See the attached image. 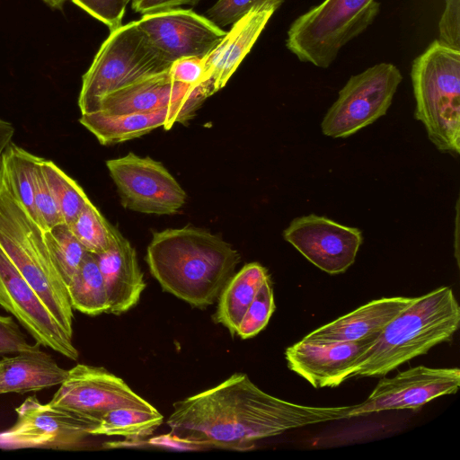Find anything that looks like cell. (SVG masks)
<instances>
[{
    "mask_svg": "<svg viewBox=\"0 0 460 460\" xmlns=\"http://www.w3.org/2000/svg\"><path fill=\"white\" fill-rule=\"evenodd\" d=\"M354 405L290 402L260 389L246 374L173 403L170 437L185 445L248 450L256 441L312 424L349 418Z\"/></svg>",
    "mask_w": 460,
    "mask_h": 460,
    "instance_id": "obj_1",
    "label": "cell"
},
{
    "mask_svg": "<svg viewBox=\"0 0 460 460\" xmlns=\"http://www.w3.org/2000/svg\"><path fill=\"white\" fill-rule=\"evenodd\" d=\"M145 260L164 290L205 308L218 298L241 256L219 235L189 225L154 232Z\"/></svg>",
    "mask_w": 460,
    "mask_h": 460,
    "instance_id": "obj_2",
    "label": "cell"
},
{
    "mask_svg": "<svg viewBox=\"0 0 460 460\" xmlns=\"http://www.w3.org/2000/svg\"><path fill=\"white\" fill-rule=\"evenodd\" d=\"M459 323L460 307L451 288L413 297L358 358L352 376H385L448 341Z\"/></svg>",
    "mask_w": 460,
    "mask_h": 460,
    "instance_id": "obj_3",
    "label": "cell"
},
{
    "mask_svg": "<svg viewBox=\"0 0 460 460\" xmlns=\"http://www.w3.org/2000/svg\"><path fill=\"white\" fill-rule=\"evenodd\" d=\"M0 248L73 338L66 285L49 252L44 231L0 181Z\"/></svg>",
    "mask_w": 460,
    "mask_h": 460,
    "instance_id": "obj_4",
    "label": "cell"
},
{
    "mask_svg": "<svg viewBox=\"0 0 460 460\" xmlns=\"http://www.w3.org/2000/svg\"><path fill=\"white\" fill-rule=\"evenodd\" d=\"M415 118L438 150L460 153V50L434 40L411 66Z\"/></svg>",
    "mask_w": 460,
    "mask_h": 460,
    "instance_id": "obj_5",
    "label": "cell"
},
{
    "mask_svg": "<svg viewBox=\"0 0 460 460\" xmlns=\"http://www.w3.org/2000/svg\"><path fill=\"white\" fill-rule=\"evenodd\" d=\"M171 62L156 49L137 21L111 31L82 77L81 114L98 111L109 93L169 70Z\"/></svg>",
    "mask_w": 460,
    "mask_h": 460,
    "instance_id": "obj_6",
    "label": "cell"
},
{
    "mask_svg": "<svg viewBox=\"0 0 460 460\" xmlns=\"http://www.w3.org/2000/svg\"><path fill=\"white\" fill-rule=\"evenodd\" d=\"M379 11L376 0H323L292 22L286 46L300 61L326 68Z\"/></svg>",
    "mask_w": 460,
    "mask_h": 460,
    "instance_id": "obj_7",
    "label": "cell"
},
{
    "mask_svg": "<svg viewBox=\"0 0 460 460\" xmlns=\"http://www.w3.org/2000/svg\"><path fill=\"white\" fill-rule=\"evenodd\" d=\"M402 80L391 63H380L352 75L339 92L321 124L322 132L345 138L384 116Z\"/></svg>",
    "mask_w": 460,
    "mask_h": 460,
    "instance_id": "obj_8",
    "label": "cell"
},
{
    "mask_svg": "<svg viewBox=\"0 0 460 460\" xmlns=\"http://www.w3.org/2000/svg\"><path fill=\"white\" fill-rule=\"evenodd\" d=\"M120 202L144 214L172 215L186 203L187 194L160 162L128 153L106 161Z\"/></svg>",
    "mask_w": 460,
    "mask_h": 460,
    "instance_id": "obj_9",
    "label": "cell"
},
{
    "mask_svg": "<svg viewBox=\"0 0 460 460\" xmlns=\"http://www.w3.org/2000/svg\"><path fill=\"white\" fill-rule=\"evenodd\" d=\"M49 403L96 422L115 408H154L120 377L104 367L86 364H77L68 370Z\"/></svg>",
    "mask_w": 460,
    "mask_h": 460,
    "instance_id": "obj_10",
    "label": "cell"
},
{
    "mask_svg": "<svg viewBox=\"0 0 460 460\" xmlns=\"http://www.w3.org/2000/svg\"><path fill=\"white\" fill-rule=\"evenodd\" d=\"M0 305L32 336L36 343L71 360L79 353L39 295L0 248Z\"/></svg>",
    "mask_w": 460,
    "mask_h": 460,
    "instance_id": "obj_11",
    "label": "cell"
},
{
    "mask_svg": "<svg viewBox=\"0 0 460 460\" xmlns=\"http://www.w3.org/2000/svg\"><path fill=\"white\" fill-rule=\"evenodd\" d=\"M459 386L457 367H414L382 378L363 402L354 405L349 418L390 410H416L435 398L456 394Z\"/></svg>",
    "mask_w": 460,
    "mask_h": 460,
    "instance_id": "obj_12",
    "label": "cell"
},
{
    "mask_svg": "<svg viewBox=\"0 0 460 460\" xmlns=\"http://www.w3.org/2000/svg\"><path fill=\"white\" fill-rule=\"evenodd\" d=\"M283 236L311 263L331 275L343 273L354 263L363 242L359 229L314 214L293 219Z\"/></svg>",
    "mask_w": 460,
    "mask_h": 460,
    "instance_id": "obj_13",
    "label": "cell"
},
{
    "mask_svg": "<svg viewBox=\"0 0 460 460\" xmlns=\"http://www.w3.org/2000/svg\"><path fill=\"white\" fill-rule=\"evenodd\" d=\"M137 22L152 45L171 62L206 57L226 34L208 18L190 9L146 13Z\"/></svg>",
    "mask_w": 460,
    "mask_h": 460,
    "instance_id": "obj_14",
    "label": "cell"
},
{
    "mask_svg": "<svg viewBox=\"0 0 460 460\" xmlns=\"http://www.w3.org/2000/svg\"><path fill=\"white\" fill-rule=\"evenodd\" d=\"M213 93L208 82L190 86L173 81L167 70L109 93L101 101L98 111L124 114L172 108L180 111L188 121Z\"/></svg>",
    "mask_w": 460,
    "mask_h": 460,
    "instance_id": "obj_15",
    "label": "cell"
},
{
    "mask_svg": "<svg viewBox=\"0 0 460 460\" xmlns=\"http://www.w3.org/2000/svg\"><path fill=\"white\" fill-rule=\"evenodd\" d=\"M377 337L332 343L301 340L287 348L285 358L288 368L314 388L337 387L352 377L358 358Z\"/></svg>",
    "mask_w": 460,
    "mask_h": 460,
    "instance_id": "obj_16",
    "label": "cell"
},
{
    "mask_svg": "<svg viewBox=\"0 0 460 460\" xmlns=\"http://www.w3.org/2000/svg\"><path fill=\"white\" fill-rule=\"evenodd\" d=\"M283 2L284 0H264L254 5L233 23L223 40L203 58L206 80L214 93L226 84Z\"/></svg>",
    "mask_w": 460,
    "mask_h": 460,
    "instance_id": "obj_17",
    "label": "cell"
},
{
    "mask_svg": "<svg viewBox=\"0 0 460 460\" xmlns=\"http://www.w3.org/2000/svg\"><path fill=\"white\" fill-rule=\"evenodd\" d=\"M93 255L107 292V313L118 315L134 307L146 285L136 249L130 242L116 229L112 245L107 251Z\"/></svg>",
    "mask_w": 460,
    "mask_h": 460,
    "instance_id": "obj_18",
    "label": "cell"
},
{
    "mask_svg": "<svg viewBox=\"0 0 460 460\" xmlns=\"http://www.w3.org/2000/svg\"><path fill=\"white\" fill-rule=\"evenodd\" d=\"M413 297L394 296L372 300L305 336L314 343L360 341L378 336L386 324L409 305Z\"/></svg>",
    "mask_w": 460,
    "mask_h": 460,
    "instance_id": "obj_19",
    "label": "cell"
},
{
    "mask_svg": "<svg viewBox=\"0 0 460 460\" xmlns=\"http://www.w3.org/2000/svg\"><path fill=\"white\" fill-rule=\"evenodd\" d=\"M17 420L48 436L54 449L72 450L83 446L96 421L70 411L42 403L37 397H27L15 409Z\"/></svg>",
    "mask_w": 460,
    "mask_h": 460,
    "instance_id": "obj_20",
    "label": "cell"
},
{
    "mask_svg": "<svg viewBox=\"0 0 460 460\" xmlns=\"http://www.w3.org/2000/svg\"><path fill=\"white\" fill-rule=\"evenodd\" d=\"M79 122L103 146L114 145L142 137L163 127L170 129L175 123H186L177 110L164 108L151 112L110 114L101 111L81 114Z\"/></svg>",
    "mask_w": 460,
    "mask_h": 460,
    "instance_id": "obj_21",
    "label": "cell"
},
{
    "mask_svg": "<svg viewBox=\"0 0 460 460\" xmlns=\"http://www.w3.org/2000/svg\"><path fill=\"white\" fill-rule=\"evenodd\" d=\"M67 372L40 349L4 356L0 359V394H24L59 385Z\"/></svg>",
    "mask_w": 460,
    "mask_h": 460,
    "instance_id": "obj_22",
    "label": "cell"
},
{
    "mask_svg": "<svg viewBox=\"0 0 460 460\" xmlns=\"http://www.w3.org/2000/svg\"><path fill=\"white\" fill-rule=\"evenodd\" d=\"M269 277L266 268L251 262L234 274L220 292L215 319L232 335L235 334L248 306Z\"/></svg>",
    "mask_w": 460,
    "mask_h": 460,
    "instance_id": "obj_23",
    "label": "cell"
},
{
    "mask_svg": "<svg viewBox=\"0 0 460 460\" xmlns=\"http://www.w3.org/2000/svg\"><path fill=\"white\" fill-rule=\"evenodd\" d=\"M38 158L11 142L0 161V181L33 219L34 172Z\"/></svg>",
    "mask_w": 460,
    "mask_h": 460,
    "instance_id": "obj_24",
    "label": "cell"
},
{
    "mask_svg": "<svg viewBox=\"0 0 460 460\" xmlns=\"http://www.w3.org/2000/svg\"><path fill=\"white\" fill-rule=\"evenodd\" d=\"M73 310L90 316L107 313L109 302L103 278L93 253L87 252L66 285Z\"/></svg>",
    "mask_w": 460,
    "mask_h": 460,
    "instance_id": "obj_25",
    "label": "cell"
},
{
    "mask_svg": "<svg viewBox=\"0 0 460 460\" xmlns=\"http://www.w3.org/2000/svg\"><path fill=\"white\" fill-rule=\"evenodd\" d=\"M163 420L164 416L155 407H119L106 412L90 433L139 440L151 436Z\"/></svg>",
    "mask_w": 460,
    "mask_h": 460,
    "instance_id": "obj_26",
    "label": "cell"
},
{
    "mask_svg": "<svg viewBox=\"0 0 460 460\" xmlns=\"http://www.w3.org/2000/svg\"><path fill=\"white\" fill-rule=\"evenodd\" d=\"M69 227L84 248L93 254L103 252L112 245L117 229L92 201L84 206Z\"/></svg>",
    "mask_w": 460,
    "mask_h": 460,
    "instance_id": "obj_27",
    "label": "cell"
},
{
    "mask_svg": "<svg viewBox=\"0 0 460 460\" xmlns=\"http://www.w3.org/2000/svg\"><path fill=\"white\" fill-rule=\"evenodd\" d=\"M44 238L56 267L67 285L88 252L66 223L44 231Z\"/></svg>",
    "mask_w": 460,
    "mask_h": 460,
    "instance_id": "obj_28",
    "label": "cell"
},
{
    "mask_svg": "<svg viewBox=\"0 0 460 460\" xmlns=\"http://www.w3.org/2000/svg\"><path fill=\"white\" fill-rule=\"evenodd\" d=\"M43 168L64 222L69 226L91 200L78 182L53 161L43 158Z\"/></svg>",
    "mask_w": 460,
    "mask_h": 460,
    "instance_id": "obj_29",
    "label": "cell"
},
{
    "mask_svg": "<svg viewBox=\"0 0 460 460\" xmlns=\"http://www.w3.org/2000/svg\"><path fill=\"white\" fill-rule=\"evenodd\" d=\"M275 310L270 278L265 279L240 321L235 334L242 339L257 335L268 324Z\"/></svg>",
    "mask_w": 460,
    "mask_h": 460,
    "instance_id": "obj_30",
    "label": "cell"
},
{
    "mask_svg": "<svg viewBox=\"0 0 460 460\" xmlns=\"http://www.w3.org/2000/svg\"><path fill=\"white\" fill-rule=\"evenodd\" d=\"M34 211L35 221L43 231L63 224L64 219L50 189L43 168V158H38L34 172Z\"/></svg>",
    "mask_w": 460,
    "mask_h": 460,
    "instance_id": "obj_31",
    "label": "cell"
},
{
    "mask_svg": "<svg viewBox=\"0 0 460 460\" xmlns=\"http://www.w3.org/2000/svg\"><path fill=\"white\" fill-rule=\"evenodd\" d=\"M53 448L49 437L32 427L16 420L8 429L0 431V448Z\"/></svg>",
    "mask_w": 460,
    "mask_h": 460,
    "instance_id": "obj_32",
    "label": "cell"
},
{
    "mask_svg": "<svg viewBox=\"0 0 460 460\" xmlns=\"http://www.w3.org/2000/svg\"><path fill=\"white\" fill-rule=\"evenodd\" d=\"M88 14L109 27L111 31L119 27L125 14L124 0H70Z\"/></svg>",
    "mask_w": 460,
    "mask_h": 460,
    "instance_id": "obj_33",
    "label": "cell"
},
{
    "mask_svg": "<svg viewBox=\"0 0 460 460\" xmlns=\"http://www.w3.org/2000/svg\"><path fill=\"white\" fill-rule=\"evenodd\" d=\"M40 346L28 341L13 317L0 314V357L39 349Z\"/></svg>",
    "mask_w": 460,
    "mask_h": 460,
    "instance_id": "obj_34",
    "label": "cell"
},
{
    "mask_svg": "<svg viewBox=\"0 0 460 460\" xmlns=\"http://www.w3.org/2000/svg\"><path fill=\"white\" fill-rule=\"evenodd\" d=\"M262 1L264 0H217L208 10L207 18L221 28L234 23Z\"/></svg>",
    "mask_w": 460,
    "mask_h": 460,
    "instance_id": "obj_35",
    "label": "cell"
},
{
    "mask_svg": "<svg viewBox=\"0 0 460 460\" xmlns=\"http://www.w3.org/2000/svg\"><path fill=\"white\" fill-rule=\"evenodd\" d=\"M203 58L186 57L174 60L169 68L172 79L190 86H198L208 82Z\"/></svg>",
    "mask_w": 460,
    "mask_h": 460,
    "instance_id": "obj_36",
    "label": "cell"
},
{
    "mask_svg": "<svg viewBox=\"0 0 460 460\" xmlns=\"http://www.w3.org/2000/svg\"><path fill=\"white\" fill-rule=\"evenodd\" d=\"M438 35L439 42L460 50V0H446L438 23Z\"/></svg>",
    "mask_w": 460,
    "mask_h": 460,
    "instance_id": "obj_37",
    "label": "cell"
},
{
    "mask_svg": "<svg viewBox=\"0 0 460 460\" xmlns=\"http://www.w3.org/2000/svg\"><path fill=\"white\" fill-rule=\"evenodd\" d=\"M198 2L199 0H132L131 6L135 12L146 14Z\"/></svg>",
    "mask_w": 460,
    "mask_h": 460,
    "instance_id": "obj_38",
    "label": "cell"
},
{
    "mask_svg": "<svg viewBox=\"0 0 460 460\" xmlns=\"http://www.w3.org/2000/svg\"><path fill=\"white\" fill-rule=\"evenodd\" d=\"M14 131V127L11 122L0 119V161L5 148L12 142Z\"/></svg>",
    "mask_w": 460,
    "mask_h": 460,
    "instance_id": "obj_39",
    "label": "cell"
},
{
    "mask_svg": "<svg viewBox=\"0 0 460 460\" xmlns=\"http://www.w3.org/2000/svg\"><path fill=\"white\" fill-rule=\"evenodd\" d=\"M42 1L53 9H62V7L64 6L65 3L67 0H42Z\"/></svg>",
    "mask_w": 460,
    "mask_h": 460,
    "instance_id": "obj_40",
    "label": "cell"
},
{
    "mask_svg": "<svg viewBox=\"0 0 460 460\" xmlns=\"http://www.w3.org/2000/svg\"><path fill=\"white\" fill-rule=\"evenodd\" d=\"M131 1H132V0H124L125 4H126L127 5H128V4L129 2H131Z\"/></svg>",
    "mask_w": 460,
    "mask_h": 460,
    "instance_id": "obj_41",
    "label": "cell"
}]
</instances>
